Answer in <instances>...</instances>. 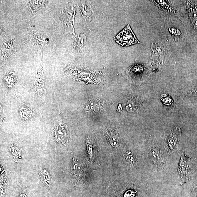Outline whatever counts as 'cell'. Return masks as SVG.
<instances>
[{"label":"cell","mask_w":197,"mask_h":197,"mask_svg":"<svg viewBox=\"0 0 197 197\" xmlns=\"http://www.w3.org/2000/svg\"><path fill=\"white\" fill-rule=\"evenodd\" d=\"M169 31H170V32L172 33L173 35H180L181 34L179 31L175 28H171V29H169Z\"/></svg>","instance_id":"cell-8"},{"label":"cell","mask_w":197,"mask_h":197,"mask_svg":"<svg viewBox=\"0 0 197 197\" xmlns=\"http://www.w3.org/2000/svg\"><path fill=\"white\" fill-rule=\"evenodd\" d=\"M150 155L151 159L155 163L160 164L162 162L161 154L159 151L157 149L154 148L151 149L150 151Z\"/></svg>","instance_id":"cell-4"},{"label":"cell","mask_w":197,"mask_h":197,"mask_svg":"<svg viewBox=\"0 0 197 197\" xmlns=\"http://www.w3.org/2000/svg\"><path fill=\"white\" fill-rule=\"evenodd\" d=\"M154 1L157 6L160 7L164 11L167 12H172V13H176L175 11L172 8L171 6L169 5L170 4H169L167 1Z\"/></svg>","instance_id":"cell-3"},{"label":"cell","mask_w":197,"mask_h":197,"mask_svg":"<svg viewBox=\"0 0 197 197\" xmlns=\"http://www.w3.org/2000/svg\"><path fill=\"white\" fill-rule=\"evenodd\" d=\"M135 106L134 103L132 102V101H129L127 103V109L128 111L131 112L134 110Z\"/></svg>","instance_id":"cell-7"},{"label":"cell","mask_w":197,"mask_h":197,"mask_svg":"<svg viewBox=\"0 0 197 197\" xmlns=\"http://www.w3.org/2000/svg\"><path fill=\"white\" fill-rule=\"evenodd\" d=\"M110 142L111 145L114 146L116 147L119 144V140L116 135L113 134L110 138Z\"/></svg>","instance_id":"cell-5"},{"label":"cell","mask_w":197,"mask_h":197,"mask_svg":"<svg viewBox=\"0 0 197 197\" xmlns=\"http://www.w3.org/2000/svg\"><path fill=\"white\" fill-rule=\"evenodd\" d=\"M127 157L126 160H127L128 164L129 165H132L134 164L135 162L134 158V155L132 154V153L130 152L127 154Z\"/></svg>","instance_id":"cell-6"},{"label":"cell","mask_w":197,"mask_h":197,"mask_svg":"<svg viewBox=\"0 0 197 197\" xmlns=\"http://www.w3.org/2000/svg\"><path fill=\"white\" fill-rule=\"evenodd\" d=\"M19 197H26V195L24 194H21L20 195Z\"/></svg>","instance_id":"cell-9"},{"label":"cell","mask_w":197,"mask_h":197,"mask_svg":"<svg viewBox=\"0 0 197 197\" xmlns=\"http://www.w3.org/2000/svg\"><path fill=\"white\" fill-rule=\"evenodd\" d=\"M153 43L151 48H152V57L154 59L155 57H165L166 54L165 47L161 43Z\"/></svg>","instance_id":"cell-2"},{"label":"cell","mask_w":197,"mask_h":197,"mask_svg":"<svg viewBox=\"0 0 197 197\" xmlns=\"http://www.w3.org/2000/svg\"><path fill=\"white\" fill-rule=\"evenodd\" d=\"M114 38L116 42L121 45L122 47L128 46L135 44H144L138 40L130 28L129 24H128Z\"/></svg>","instance_id":"cell-1"}]
</instances>
